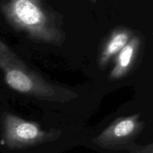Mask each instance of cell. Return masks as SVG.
Instances as JSON below:
<instances>
[{"label":"cell","mask_w":153,"mask_h":153,"mask_svg":"<svg viewBox=\"0 0 153 153\" xmlns=\"http://www.w3.org/2000/svg\"><path fill=\"white\" fill-rule=\"evenodd\" d=\"M0 70L11 89L43 101L65 103L78 97L68 88L54 85L25 64L0 38Z\"/></svg>","instance_id":"6da1fadb"},{"label":"cell","mask_w":153,"mask_h":153,"mask_svg":"<svg viewBox=\"0 0 153 153\" xmlns=\"http://www.w3.org/2000/svg\"><path fill=\"white\" fill-rule=\"evenodd\" d=\"M10 25L34 42L62 46L66 34L32 0H13L4 7Z\"/></svg>","instance_id":"7a4b0ae2"},{"label":"cell","mask_w":153,"mask_h":153,"mask_svg":"<svg viewBox=\"0 0 153 153\" xmlns=\"http://www.w3.org/2000/svg\"><path fill=\"white\" fill-rule=\"evenodd\" d=\"M4 144L10 150H23L58 140L61 130L41 128L39 123L28 121L11 113H4L1 118Z\"/></svg>","instance_id":"3957f363"},{"label":"cell","mask_w":153,"mask_h":153,"mask_svg":"<svg viewBox=\"0 0 153 153\" xmlns=\"http://www.w3.org/2000/svg\"><path fill=\"white\" fill-rule=\"evenodd\" d=\"M140 114L123 117L114 121L93 140L103 149H120L128 147L143 130L145 123L140 120Z\"/></svg>","instance_id":"277c9868"},{"label":"cell","mask_w":153,"mask_h":153,"mask_svg":"<svg viewBox=\"0 0 153 153\" xmlns=\"http://www.w3.org/2000/svg\"><path fill=\"white\" fill-rule=\"evenodd\" d=\"M141 43V37L133 34L128 43L115 57L114 66L109 74L111 80L122 79L131 71L137 59Z\"/></svg>","instance_id":"5b68a950"},{"label":"cell","mask_w":153,"mask_h":153,"mask_svg":"<svg viewBox=\"0 0 153 153\" xmlns=\"http://www.w3.org/2000/svg\"><path fill=\"white\" fill-rule=\"evenodd\" d=\"M128 28L119 27L114 30L102 43L98 57V65L101 69L107 67L109 63L128 43L133 35Z\"/></svg>","instance_id":"8992f818"}]
</instances>
